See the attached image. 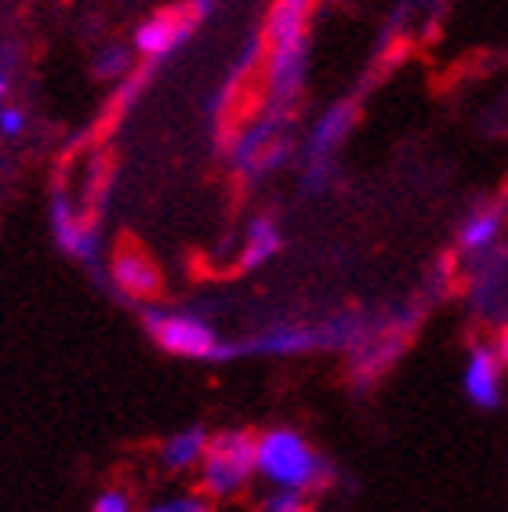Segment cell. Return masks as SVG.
Segmentation results:
<instances>
[{"instance_id": "obj_15", "label": "cell", "mask_w": 508, "mask_h": 512, "mask_svg": "<svg viewBox=\"0 0 508 512\" xmlns=\"http://www.w3.org/2000/svg\"><path fill=\"white\" fill-rule=\"evenodd\" d=\"M88 512H138V505L131 498V491H124V487H106V491L95 494Z\"/></svg>"}, {"instance_id": "obj_10", "label": "cell", "mask_w": 508, "mask_h": 512, "mask_svg": "<svg viewBox=\"0 0 508 512\" xmlns=\"http://www.w3.org/2000/svg\"><path fill=\"white\" fill-rule=\"evenodd\" d=\"M498 237H501V211L498 207H483V211H472L465 218L458 244L465 255H483V251H490V247L498 244Z\"/></svg>"}, {"instance_id": "obj_3", "label": "cell", "mask_w": 508, "mask_h": 512, "mask_svg": "<svg viewBox=\"0 0 508 512\" xmlns=\"http://www.w3.org/2000/svg\"><path fill=\"white\" fill-rule=\"evenodd\" d=\"M254 476H258V436L247 429H222L207 444L204 462L196 469V487L215 502H229L251 487Z\"/></svg>"}, {"instance_id": "obj_8", "label": "cell", "mask_w": 508, "mask_h": 512, "mask_svg": "<svg viewBox=\"0 0 508 512\" xmlns=\"http://www.w3.org/2000/svg\"><path fill=\"white\" fill-rule=\"evenodd\" d=\"M207 444H211V433H207L204 425H186V429H178V433H171L167 440H160V447H157L160 469L171 476L196 473L200 462H204Z\"/></svg>"}, {"instance_id": "obj_14", "label": "cell", "mask_w": 508, "mask_h": 512, "mask_svg": "<svg viewBox=\"0 0 508 512\" xmlns=\"http://www.w3.org/2000/svg\"><path fill=\"white\" fill-rule=\"evenodd\" d=\"M262 512H316V509L309 505V494L269 487V494L262 498Z\"/></svg>"}, {"instance_id": "obj_4", "label": "cell", "mask_w": 508, "mask_h": 512, "mask_svg": "<svg viewBox=\"0 0 508 512\" xmlns=\"http://www.w3.org/2000/svg\"><path fill=\"white\" fill-rule=\"evenodd\" d=\"M313 0H276L269 19V40H273V88L280 95L298 88L305 62V15Z\"/></svg>"}, {"instance_id": "obj_6", "label": "cell", "mask_w": 508, "mask_h": 512, "mask_svg": "<svg viewBox=\"0 0 508 512\" xmlns=\"http://www.w3.org/2000/svg\"><path fill=\"white\" fill-rule=\"evenodd\" d=\"M196 19H200V11H178V8H171V11H157L149 22H142L138 26V33H135V44H138V51L146 55V59H164V55H171V51L182 44V40L193 33V26H196Z\"/></svg>"}, {"instance_id": "obj_2", "label": "cell", "mask_w": 508, "mask_h": 512, "mask_svg": "<svg viewBox=\"0 0 508 512\" xmlns=\"http://www.w3.org/2000/svg\"><path fill=\"white\" fill-rule=\"evenodd\" d=\"M146 335L178 360H204V364H229L240 360V342H222L218 331L207 324L204 316L189 313V309H160L149 306L142 313Z\"/></svg>"}, {"instance_id": "obj_12", "label": "cell", "mask_w": 508, "mask_h": 512, "mask_svg": "<svg viewBox=\"0 0 508 512\" xmlns=\"http://www.w3.org/2000/svg\"><path fill=\"white\" fill-rule=\"evenodd\" d=\"M349 128H352V106H338L334 113H327V117H323V124L316 128V135H313V153H316V157L331 153V149L338 146L345 135H349Z\"/></svg>"}, {"instance_id": "obj_9", "label": "cell", "mask_w": 508, "mask_h": 512, "mask_svg": "<svg viewBox=\"0 0 508 512\" xmlns=\"http://www.w3.org/2000/svg\"><path fill=\"white\" fill-rule=\"evenodd\" d=\"M55 240L62 244V251H69L73 258H84V262H95L98 255V237L95 229L77 218L73 211L66 207V200L55 204Z\"/></svg>"}, {"instance_id": "obj_7", "label": "cell", "mask_w": 508, "mask_h": 512, "mask_svg": "<svg viewBox=\"0 0 508 512\" xmlns=\"http://www.w3.org/2000/svg\"><path fill=\"white\" fill-rule=\"evenodd\" d=\"M113 284L120 287V295L135 298V302H153L160 295L164 280H160L157 262L146 251L120 247L117 255H113Z\"/></svg>"}, {"instance_id": "obj_5", "label": "cell", "mask_w": 508, "mask_h": 512, "mask_svg": "<svg viewBox=\"0 0 508 512\" xmlns=\"http://www.w3.org/2000/svg\"><path fill=\"white\" fill-rule=\"evenodd\" d=\"M505 360H501L498 345H476L465 360V371H461V389H465V400L479 411H498L505 404Z\"/></svg>"}, {"instance_id": "obj_18", "label": "cell", "mask_w": 508, "mask_h": 512, "mask_svg": "<svg viewBox=\"0 0 508 512\" xmlns=\"http://www.w3.org/2000/svg\"><path fill=\"white\" fill-rule=\"evenodd\" d=\"M4 95H8V73L0 69V102H4Z\"/></svg>"}, {"instance_id": "obj_13", "label": "cell", "mask_w": 508, "mask_h": 512, "mask_svg": "<svg viewBox=\"0 0 508 512\" xmlns=\"http://www.w3.org/2000/svg\"><path fill=\"white\" fill-rule=\"evenodd\" d=\"M142 512H215V498H207L204 491H178L149 502Z\"/></svg>"}, {"instance_id": "obj_11", "label": "cell", "mask_w": 508, "mask_h": 512, "mask_svg": "<svg viewBox=\"0 0 508 512\" xmlns=\"http://www.w3.org/2000/svg\"><path fill=\"white\" fill-rule=\"evenodd\" d=\"M276 251H280V229H276V222H273V218H254L251 226H247V240H244L240 266H244V269L265 266Z\"/></svg>"}, {"instance_id": "obj_16", "label": "cell", "mask_w": 508, "mask_h": 512, "mask_svg": "<svg viewBox=\"0 0 508 512\" xmlns=\"http://www.w3.org/2000/svg\"><path fill=\"white\" fill-rule=\"evenodd\" d=\"M26 131V113L15 106H0V135L4 138H19Z\"/></svg>"}, {"instance_id": "obj_17", "label": "cell", "mask_w": 508, "mask_h": 512, "mask_svg": "<svg viewBox=\"0 0 508 512\" xmlns=\"http://www.w3.org/2000/svg\"><path fill=\"white\" fill-rule=\"evenodd\" d=\"M498 353H501V360H505V367H508V327L501 331V338H498Z\"/></svg>"}, {"instance_id": "obj_1", "label": "cell", "mask_w": 508, "mask_h": 512, "mask_svg": "<svg viewBox=\"0 0 508 512\" xmlns=\"http://www.w3.org/2000/svg\"><path fill=\"white\" fill-rule=\"evenodd\" d=\"M258 476L269 487L316 494L327 491L338 473H334L331 458H323L298 429L276 425V429L258 433Z\"/></svg>"}]
</instances>
